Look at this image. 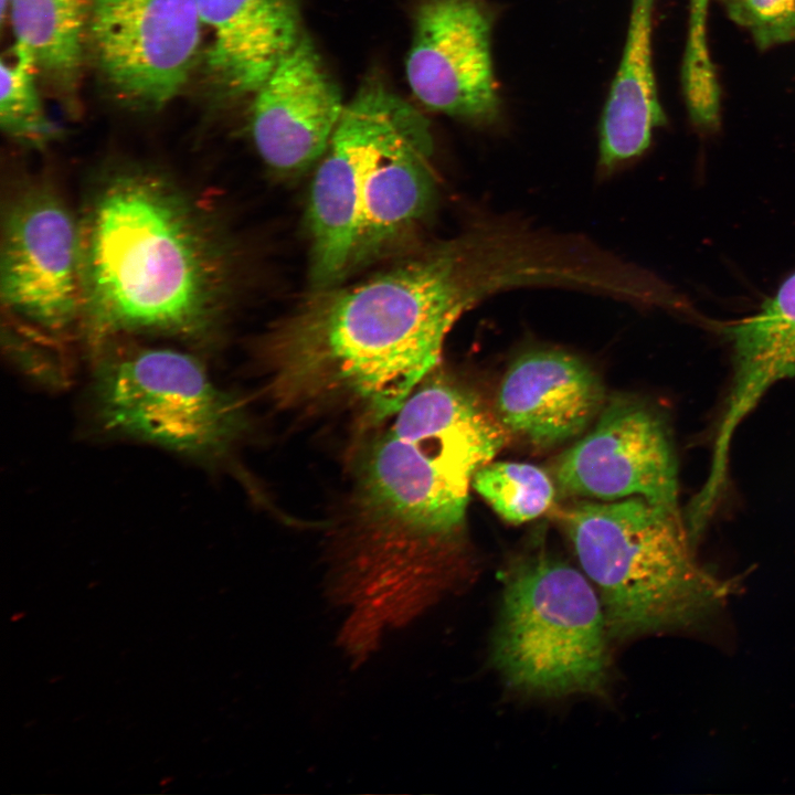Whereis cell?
<instances>
[{
  "mask_svg": "<svg viewBox=\"0 0 795 795\" xmlns=\"http://www.w3.org/2000/svg\"><path fill=\"white\" fill-rule=\"evenodd\" d=\"M505 441L474 394L432 372L365 444L325 582L349 610L337 644L353 667L457 586L469 486Z\"/></svg>",
  "mask_w": 795,
  "mask_h": 795,
  "instance_id": "6da1fadb",
  "label": "cell"
},
{
  "mask_svg": "<svg viewBox=\"0 0 795 795\" xmlns=\"http://www.w3.org/2000/svg\"><path fill=\"white\" fill-rule=\"evenodd\" d=\"M523 276L489 271L460 239L360 283L312 289L266 342L272 393L286 406H346L382 423L435 370L462 314Z\"/></svg>",
  "mask_w": 795,
  "mask_h": 795,
  "instance_id": "7a4b0ae2",
  "label": "cell"
},
{
  "mask_svg": "<svg viewBox=\"0 0 795 795\" xmlns=\"http://www.w3.org/2000/svg\"><path fill=\"white\" fill-rule=\"evenodd\" d=\"M83 315L96 341L129 333L200 340L215 329L229 263L210 222L161 176L103 181L80 223Z\"/></svg>",
  "mask_w": 795,
  "mask_h": 795,
  "instance_id": "3957f363",
  "label": "cell"
},
{
  "mask_svg": "<svg viewBox=\"0 0 795 795\" xmlns=\"http://www.w3.org/2000/svg\"><path fill=\"white\" fill-rule=\"evenodd\" d=\"M564 524L602 601L610 638L706 630L735 593L734 581L697 561L680 513L642 497L579 502Z\"/></svg>",
  "mask_w": 795,
  "mask_h": 795,
  "instance_id": "277c9868",
  "label": "cell"
},
{
  "mask_svg": "<svg viewBox=\"0 0 795 795\" xmlns=\"http://www.w3.org/2000/svg\"><path fill=\"white\" fill-rule=\"evenodd\" d=\"M491 664L528 696H601L610 679V634L600 595L565 561L538 553L502 573Z\"/></svg>",
  "mask_w": 795,
  "mask_h": 795,
  "instance_id": "5b68a950",
  "label": "cell"
},
{
  "mask_svg": "<svg viewBox=\"0 0 795 795\" xmlns=\"http://www.w3.org/2000/svg\"><path fill=\"white\" fill-rule=\"evenodd\" d=\"M91 405L100 428L194 460L226 455L246 426L240 401L218 386L195 357L167 348L103 353Z\"/></svg>",
  "mask_w": 795,
  "mask_h": 795,
  "instance_id": "8992f818",
  "label": "cell"
},
{
  "mask_svg": "<svg viewBox=\"0 0 795 795\" xmlns=\"http://www.w3.org/2000/svg\"><path fill=\"white\" fill-rule=\"evenodd\" d=\"M197 0H91L88 38L98 68L125 103L159 109L188 82L198 57Z\"/></svg>",
  "mask_w": 795,
  "mask_h": 795,
  "instance_id": "52a82bcc",
  "label": "cell"
},
{
  "mask_svg": "<svg viewBox=\"0 0 795 795\" xmlns=\"http://www.w3.org/2000/svg\"><path fill=\"white\" fill-rule=\"evenodd\" d=\"M2 304L11 315L51 336L83 315L80 224L44 188L22 192L3 219Z\"/></svg>",
  "mask_w": 795,
  "mask_h": 795,
  "instance_id": "ba28073f",
  "label": "cell"
},
{
  "mask_svg": "<svg viewBox=\"0 0 795 795\" xmlns=\"http://www.w3.org/2000/svg\"><path fill=\"white\" fill-rule=\"evenodd\" d=\"M492 14L480 0H422L405 63L426 108L489 125L501 103L491 55Z\"/></svg>",
  "mask_w": 795,
  "mask_h": 795,
  "instance_id": "9c48e42d",
  "label": "cell"
},
{
  "mask_svg": "<svg viewBox=\"0 0 795 795\" xmlns=\"http://www.w3.org/2000/svg\"><path fill=\"white\" fill-rule=\"evenodd\" d=\"M555 475L572 495L642 497L680 513L669 433L659 415L635 400L616 398L605 405L593 428L560 456Z\"/></svg>",
  "mask_w": 795,
  "mask_h": 795,
  "instance_id": "30bf717a",
  "label": "cell"
},
{
  "mask_svg": "<svg viewBox=\"0 0 795 795\" xmlns=\"http://www.w3.org/2000/svg\"><path fill=\"white\" fill-rule=\"evenodd\" d=\"M433 150L428 120L391 91L365 162L351 271L396 246L432 211Z\"/></svg>",
  "mask_w": 795,
  "mask_h": 795,
  "instance_id": "8fae6325",
  "label": "cell"
},
{
  "mask_svg": "<svg viewBox=\"0 0 795 795\" xmlns=\"http://www.w3.org/2000/svg\"><path fill=\"white\" fill-rule=\"evenodd\" d=\"M391 91L380 80H365L319 159L307 209L312 289L337 285L351 271L365 162Z\"/></svg>",
  "mask_w": 795,
  "mask_h": 795,
  "instance_id": "7c38bea8",
  "label": "cell"
},
{
  "mask_svg": "<svg viewBox=\"0 0 795 795\" xmlns=\"http://www.w3.org/2000/svg\"><path fill=\"white\" fill-rule=\"evenodd\" d=\"M346 104L307 33L278 61L253 95L251 135L264 162L299 173L321 158Z\"/></svg>",
  "mask_w": 795,
  "mask_h": 795,
  "instance_id": "4fadbf2b",
  "label": "cell"
},
{
  "mask_svg": "<svg viewBox=\"0 0 795 795\" xmlns=\"http://www.w3.org/2000/svg\"><path fill=\"white\" fill-rule=\"evenodd\" d=\"M604 389L580 358L538 350L518 357L497 395L499 422L537 446H552L582 433L603 409Z\"/></svg>",
  "mask_w": 795,
  "mask_h": 795,
  "instance_id": "5bb4252c",
  "label": "cell"
},
{
  "mask_svg": "<svg viewBox=\"0 0 795 795\" xmlns=\"http://www.w3.org/2000/svg\"><path fill=\"white\" fill-rule=\"evenodd\" d=\"M210 34L205 70L223 98L257 92L304 34L299 0H197Z\"/></svg>",
  "mask_w": 795,
  "mask_h": 795,
  "instance_id": "9a60e30c",
  "label": "cell"
},
{
  "mask_svg": "<svg viewBox=\"0 0 795 795\" xmlns=\"http://www.w3.org/2000/svg\"><path fill=\"white\" fill-rule=\"evenodd\" d=\"M733 353V378L718 423L708 477L728 478L739 425L777 382L795 375V272L761 309L722 328Z\"/></svg>",
  "mask_w": 795,
  "mask_h": 795,
  "instance_id": "2e32d148",
  "label": "cell"
},
{
  "mask_svg": "<svg viewBox=\"0 0 795 795\" xmlns=\"http://www.w3.org/2000/svg\"><path fill=\"white\" fill-rule=\"evenodd\" d=\"M656 0H632L625 43L600 123V169L611 172L640 156L665 124L654 62Z\"/></svg>",
  "mask_w": 795,
  "mask_h": 795,
  "instance_id": "e0dca14e",
  "label": "cell"
},
{
  "mask_svg": "<svg viewBox=\"0 0 795 795\" xmlns=\"http://www.w3.org/2000/svg\"><path fill=\"white\" fill-rule=\"evenodd\" d=\"M91 0H0L14 42L34 56L39 75L66 103L77 97L88 38Z\"/></svg>",
  "mask_w": 795,
  "mask_h": 795,
  "instance_id": "ac0fdd59",
  "label": "cell"
},
{
  "mask_svg": "<svg viewBox=\"0 0 795 795\" xmlns=\"http://www.w3.org/2000/svg\"><path fill=\"white\" fill-rule=\"evenodd\" d=\"M0 62V125L3 132L25 146H45L59 136L60 129L42 105L33 54L14 42Z\"/></svg>",
  "mask_w": 795,
  "mask_h": 795,
  "instance_id": "d6986e66",
  "label": "cell"
},
{
  "mask_svg": "<svg viewBox=\"0 0 795 795\" xmlns=\"http://www.w3.org/2000/svg\"><path fill=\"white\" fill-rule=\"evenodd\" d=\"M471 486L510 523L539 517L554 497L553 484L545 471L524 463L489 462L477 470Z\"/></svg>",
  "mask_w": 795,
  "mask_h": 795,
  "instance_id": "ffe728a7",
  "label": "cell"
},
{
  "mask_svg": "<svg viewBox=\"0 0 795 795\" xmlns=\"http://www.w3.org/2000/svg\"><path fill=\"white\" fill-rule=\"evenodd\" d=\"M710 0H689L688 34L680 82L691 123L711 132L720 126L721 89L708 46Z\"/></svg>",
  "mask_w": 795,
  "mask_h": 795,
  "instance_id": "44dd1931",
  "label": "cell"
},
{
  "mask_svg": "<svg viewBox=\"0 0 795 795\" xmlns=\"http://www.w3.org/2000/svg\"><path fill=\"white\" fill-rule=\"evenodd\" d=\"M761 52L795 42V0H718Z\"/></svg>",
  "mask_w": 795,
  "mask_h": 795,
  "instance_id": "7402d4cb",
  "label": "cell"
},
{
  "mask_svg": "<svg viewBox=\"0 0 795 795\" xmlns=\"http://www.w3.org/2000/svg\"><path fill=\"white\" fill-rule=\"evenodd\" d=\"M25 615L24 612H18L11 616V622H17Z\"/></svg>",
  "mask_w": 795,
  "mask_h": 795,
  "instance_id": "603a6c76",
  "label": "cell"
}]
</instances>
